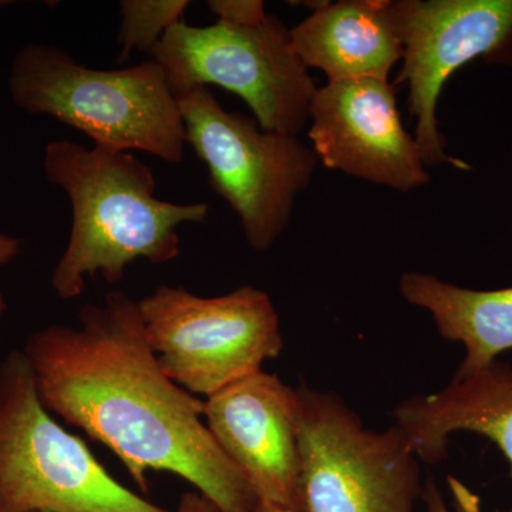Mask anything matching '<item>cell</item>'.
I'll list each match as a JSON object with an SVG mask.
<instances>
[{
    "label": "cell",
    "mask_w": 512,
    "mask_h": 512,
    "mask_svg": "<svg viewBox=\"0 0 512 512\" xmlns=\"http://www.w3.org/2000/svg\"><path fill=\"white\" fill-rule=\"evenodd\" d=\"M77 322L37 330L22 349L47 412L110 448L143 493L151 471H167L222 512H256L247 480L205 424L204 400L158 363L138 301L107 293L84 305Z\"/></svg>",
    "instance_id": "obj_1"
},
{
    "label": "cell",
    "mask_w": 512,
    "mask_h": 512,
    "mask_svg": "<svg viewBox=\"0 0 512 512\" xmlns=\"http://www.w3.org/2000/svg\"><path fill=\"white\" fill-rule=\"evenodd\" d=\"M43 170L72 204L69 242L50 276L53 291L66 301L82 296L94 276L119 284L140 259L174 261L180 255L178 228L204 224L210 212L207 202L160 200L153 171L128 151L52 141Z\"/></svg>",
    "instance_id": "obj_2"
},
{
    "label": "cell",
    "mask_w": 512,
    "mask_h": 512,
    "mask_svg": "<svg viewBox=\"0 0 512 512\" xmlns=\"http://www.w3.org/2000/svg\"><path fill=\"white\" fill-rule=\"evenodd\" d=\"M9 92L19 109L55 117L92 138L93 146L143 151L171 165L183 161L180 103L153 59L97 70L57 47L29 43L10 66Z\"/></svg>",
    "instance_id": "obj_3"
},
{
    "label": "cell",
    "mask_w": 512,
    "mask_h": 512,
    "mask_svg": "<svg viewBox=\"0 0 512 512\" xmlns=\"http://www.w3.org/2000/svg\"><path fill=\"white\" fill-rule=\"evenodd\" d=\"M0 512H168L128 490L40 402L22 350L0 360Z\"/></svg>",
    "instance_id": "obj_4"
},
{
    "label": "cell",
    "mask_w": 512,
    "mask_h": 512,
    "mask_svg": "<svg viewBox=\"0 0 512 512\" xmlns=\"http://www.w3.org/2000/svg\"><path fill=\"white\" fill-rule=\"evenodd\" d=\"M293 512H416L420 460L397 426L367 429L342 397L301 384Z\"/></svg>",
    "instance_id": "obj_5"
},
{
    "label": "cell",
    "mask_w": 512,
    "mask_h": 512,
    "mask_svg": "<svg viewBox=\"0 0 512 512\" xmlns=\"http://www.w3.org/2000/svg\"><path fill=\"white\" fill-rule=\"evenodd\" d=\"M178 103L185 141L207 167L212 190L237 214L249 247L268 251L311 185L319 164L312 147L225 110L208 87L180 94Z\"/></svg>",
    "instance_id": "obj_6"
},
{
    "label": "cell",
    "mask_w": 512,
    "mask_h": 512,
    "mask_svg": "<svg viewBox=\"0 0 512 512\" xmlns=\"http://www.w3.org/2000/svg\"><path fill=\"white\" fill-rule=\"evenodd\" d=\"M138 308L165 375L204 400L259 372L284 350L274 302L254 286L202 298L184 286L160 285Z\"/></svg>",
    "instance_id": "obj_7"
},
{
    "label": "cell",
    "mask_w": 512,
    "mask_h": 512,
    "mask_svg": "<svg viewBox=\"0 0 512 512\" xmlns=\"http://www.w3.org/2000/svg\"><path fill=\"white\" fill-rule=\"evenodd\" d=\"M151 59L163 67L177 97L217 86L244 100L264 130L299 137L309 123L318 87L276 16L255 26L183 20L165 33Z\"/></svg>",
    "instance_id": "obj_8"
},
{
    "label": "cell",
    "mask_w": 512,
    "mask_h": 512,
    "mask_svg": "<svg viewBox=\"0 0 512 512\" xmlns=\"http://www.w3.org/2000/svg\"><path fill=\"white\" fill-rule=\"evenodd\" d=\"M393 12L403 43L396 83L409 90L407 107L424 163L471 170L447 153L437 103L451 74L474 60L512 66V0H394Z\"/></svg>",
    "instance_id": "obj_9"
},
{
    "label": "cell",
    "mask_w": 512,
    "mask_h": 512,
    "mask_svg": "<svg viewBox=\"0 0 512 512\" xmlns=\"http://www.w3.org/2000/svg\"><path fill=\"white\" fill-rule=\"evenodd\" d=\"M309 123L313 153L329 170L400 192L429 184V167L403 126L389 80L326 83L313 97Z\"/></svg>",
    "instance_id": "obj_10"
},
{
    "label": "cell",
    "mask_w": 512,
    "mask_h": 512,
    "mask_svg": "<svg viewBox=\"0 0 512 512\" xmlns=\"http://www.w3.org/2000/svg\"><path fill=\"white\" fill-rule=\"evenodd\" d=\"M204 420L259 504L292 511L299 476V396L264 369L204 400Z\"/></svg>",
    "instance_id": "obj_11"
},
{
    "label": "cell",
    "mask_w": 512,
    "mask_h": 512,
    "mask_svg": "<svg viewBox=\"0 0 512 512\" xmlns=\"http://www.w3.org/2000/svg\"><path fill=\"white\" fill-rule=\"evenodd\" d=\"M399 427L421 464L446 460L454 433L468 431L493 441L510 464L512 478V365L495 362L454 377L440 392L414 396L396 406ZM512 512V508H511Z\"/></svg>",
    "instance_id": "obj_12"
},
{
    "label": "cell",
    "mask_w": 512,
    "mask_h": 512,
    "mask_svg": "<svg viewBox=\"0 0 512 512\" xmlns=\"http://www.w3.org/2000/svg\"><path fill=\"white\" fill-rule=\"evenodd\" d=\"M289 32L301 62L328 82L387 80L403 59L392 0L322 2Z\"/></svg>",
    "instance_id": "obj_13"
},
{
    "label": "cell",
    "mask_w": 512,
    "mask_h": 512,
    "mask_svg": "<svg viewBox=\"0 0 512 512\" xmlns=\"http://www.w3.org/2000/svg\"><path fill=\"white\" fill-rule=\"evenodd\" d=\"M399 292L430 313L441 338L464 346L454 377L471 375L512 349V288L478 291L412 271L400 276Z\"/></svg>",
    "instance_id": "obj_14"
},
{
    "label": "cell",
    "mask_w": 512,
    "mask_h": 512,
    "mask_svg": "<svg viewBox=\"0 0 512 512\" xmlns=\"http://www.w3.org/2000/svg\"><path fill=\"white\" fill-rule=\"evenodd\" d=\"M188 0H123L117 43L119 62L130 59L134 50L153 52L173 26L183 22Z\"/></svg>",
    "instance_id": "obj_15"
},
{
    "label": "cell",
    "mask_w": 512,
    "mask_h": 512,
    "mask_svg": "<svg viewBox=\"0 0 512 512\" xmlns=\"http://www.w3.org/2000/svg\"><path fill=\"white\" fill-rule=\"evenodd\" d=\"M448 491H450L451 503L447 504L439 485L433 477H427L424 481L423 501L426 512H483L480 495L474 493L463 481L454 476L447 478Z\"/></svg>",
    "instance_id": "obj_16"
},
{
    "label": "cell",
    "mask_w": 512,
    "mask_h": 512,
    "mask_svg": "<svg viewBox=\"0 0 512 512\" xmlns=\"http://www.w3.org/2000/svg\"><path fill=\"white\" fill-rule=\"evenodd\" d=\"M208 9L218 22L237 26L259 25L268 18L261 0H210Z\"/></svg>",
    "instance_id": "obj_17"
},
{
    "label": "cell",
    "mask_w": 512,
    "mask_h": 512,
    "mask_svg": "<svg viewBox=\"0 0 512 512\" xmlns=\"http://www.w3.org/2000/svg\"><path fill=\"white\" fill-rule=\"evenodd\" d=\"M174 512H222L214 501L200 491H190L181 495Z\"/></svg>",
    "instance_id": "obj_18"
},
{
    "label": "cell",
    "mask_w": 512,
    "mask_h": 512,
    "mask_svg": "<svg viewBox=\"0 0 512 512\" xmlns=\"http://www.w3.org/2000/svg\"><path fill=\"white\" fill-rule=\"evenodd\" d=\"M20 249H22V242L18 238L0 231V268L18 258Z\"/></svg>",
    "instance_id": "obj_19"
},
{
    "label": "cell",
    "mask_w": 512,
    "mask_h": 512,
    "mask_svg": "<svg viewBox=\"0 0 512 512\" xmlns=\"http://www.w3.org/2000/svg\"><path fill=\"white\" fill-rule=\"evenodd\" d=\"M256 512H293L291 510H285V508L275 507V505L259 504Z\"/></svg>",
    "instance_id": "obj_20"
},
{
    "label": "cell",
    "mask_w": 512,
    "mask_h": 512,
    "mask_svg": "<svg viewBox=\"0 0 512 512\" xmlns=\"http://www.w3.org/2000/svg\"><path fill=\"white\" fill-rule=\"evenodd\" d=\"M8 309V303L5 301V296H3L2 291H0V318H2L3 313Z\"/></svg>",
    "instance_id": "obj_21"
}]
</instances>
